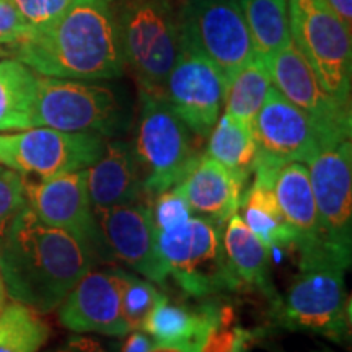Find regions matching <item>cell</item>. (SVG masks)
Listing matches in <instances>:
<instances>
[{
	"label": "cell",
	"instance_id": "6da1fadb",
	"mask_svg": "<svg viewBox=\"0 0 352 352\" xmlns=\"http://www.w3.org/2000/svg\"><path fill=\"white\" fill-rule=\"evenodd\" d=\"M8 47L44 77L111 80L126 70L113 0H74L54 21L28 30Z\"/></svg>",
	"mask_w": 352,
	"mask_h": 352
},
{
	"label": "cell",
	"instance_id": "60d3db41",
	"mask_svg": "<svg viewBox=\"0 0 352 352\" xmlns=\"http://www.w3.org/2000/svg\"><path fill=\"white\" fill-rule=\"evenodd\" d=\"M2 54H3V47L0 46V56H2Z\"/></svg>",
	"mask_w": 352,
	"mask_h": 352
},
{
	"label": "cell",
	"instance_id": "1f68e13d",
	"mask_svg": "<svg viewBox=\"0 0 352 352\" xmlns=\"http://www.w3.org/2000/svg\"><path fill=\"white\" fill-rule=\"evenodd\" d=\"M20 13L30 30L43 28L60 16L74 0H8Z\"/></svg>",
	"mask_w": 352,
	"mask_h": 352
},
{
	"label": "cell",
	"instance_id": "2e32d148",
	"mask_svg": "<svg viewBox=\"0 0 352 352\" xmlns=\"http://www.w3.org/2000/svg\"><path fill=\"white\" fill-rule=\"evenodd\" d=\"M95 219L109 261L118 259L127 264L153 284L164 285L168 280L158 253L152 201L95 210Z\"/></svg>",
	"mask_w": 352,
	"mask_h": 352
},
{
	"label": "cell",
	"instance_id": "ac0fdd59",
	"mask_svg": "<svg viewBox=\"0 0 352 352\" xmlns=\"http://www.w3.org/2000/svg\"><path fill=\"white\" fill-rule=\"evenodd\" d=\"M272 189L294 235L292 248H296L298 254V267L324 263L336 264L329 258L321 239L318 212L307 165L302 162H292L277 168L272 179Z\"/></svg>",
	"mask_w": 352,
	"mask_h": 352
},
{
	"label": "cell",
	"instance_id": "52a82bcc",
	"mask_svg": "<svg viewBox=\"0 0 352 352\" xmlns=\"http://www.w3.org/2000/svg\"><path fill=\"white\" fill-rule=\"evenodd\" d=\"M344 272L331 263L300 267L287 294L272 302V323L277 328L316 334L344 344L351 336Z\"/></svg>",
	"mask_w": 352,
	"mask_h": 352
},
{
	"label": "cell",
	"instance_id": "4dcf8cb0",
	"mask_svg": "<svg viewBox=\"0 0 352 352\" xmlns=\"http://www.w3.org/2000/svg\"><path fill=\"white\" fill-rule=\"evenodd\" d=\"M152 212L157 230H168L186 222L192 215L188 201L176 186L153 197Z\"/></svg>",
	"mask_w": 352,
	"mask_h": 352
},
{
	"label": "cell",
	"instance_id": "9a60e30c",
	"mask_svg": "<svg viewBox=\"0 0 352 352\" xmlns=\"http://www.w3.org/2000/svg\"><path fill=\"white\" fill-rule=\"evenodd\" d=\"M256 168L277 170L292 162H308L321 148L314 121L272 85L253 120Z\"/></svg>",
	"mask_w": 352,
	"mask_h": 352
},
{
	"label": "cell",
	"instance_id": "cb8c5ba5",
	"mask_svg": "<svg viewBox=\"0 0 352 352\" xmlns=\"http://www.w3.org/2000/svg\"><path fill=\"white\" fill-rule=\"evenodd\" d=\"M38 77L15 57L0 60V132L34 127Z\"/></svg>",
	"mask_w": 352,
	"mask_h": 352
},
{
	"label": "cell",
	"instance_id": "e0dca14e",
	"mask_svg": "<svg viewBox=\"0 0 352 352\" xmlns=\"http://www.w3.org/2000/svg\"><path fill=\"white\" fill-rule=\"evenodd\" d=\"M126 280L121 267L88 271L57 307L60 324L74 333L126 336L131 333L122 311Z\"/></svg>",
	"mask_w": 352,
	"mask_h": 352
},
{
	"label": "cell",
	"instance_id": "ab89813d",
	"mask_svg": "<svg viewBox=\"0 0 352 352\" xmlns=\"http://www.w3.org/2000/svg\"><path fill=\"white\" fill-rule=\"evenodd\" d=\"M274 352H284V351H279V349H277V351H274ZM318 352H333V351H328V349H323V351H318Z\"/></svg>",
	"mask_w": 352,
	"mask_h": 352
},
{
	"label": "cell",
	"instance_id": "3957f363",
	"mask_svg": "<svg viewBox=\"0 0 352 352\" xmlns=\"http://www.w3.org/2000/svg\"><path fill=\"white\" fill-rule=\"evenodd\" d=\"M131 145L151 199L178 186L204 155L201 138L176 116L164 96L142 90Z\"/></svg>",
	"mask_w": 352,
	"mask_h": 352
},
{
	"label": "cell",
	"instance_id": "d590c367",
	"mask_svg": "<svg viewBox=\"0 0 352 352\" xmlns=\"http://www.w3.org/2000/svg\"><path fill=\"white\" fill-rule=\"evenodd\" d=\"M152 346L151 338L144 331H131V336L127 338L124 352H148Z\"/></svg>",
	"mask_w": 352,
	"mask_h": 352
},
{
	"label": "cell",
	"instance_id": "603a6c76",
	"mask_svg": "<svg viewBox=\"0 0 352 352\" xmlns=\"http://www.w3.org/2000/svg\"><path fill=\"white\" fill-rule=\"evenodd\" d=\"M276 171L254 168V182L243 191L240 202V217L267 250L294 246V235L272 189Z\"/></svg>",
	"mask_w": 352,
	"mask_h": 352
},
{
	"label": "cell",
	"instance_id": "8d00e7d4",
	"mask_svg": "<svg viewBox=\"0 0 352 352\" xmlns=\"http://www.w3.org/2000/svg\"><path fill=\"white\" fill-rule=\"evenodd\" d=\"M333 10L341 16V20L349 26L352 25V0H327Z\"/></svg>",
	"mask_w": 352,
	"mask_h": 352
},
{
	"label": "cell",
	"instance_id": "5b68a950",
	"mask_svg": "<svg viewBox=\"0 0 352 352\" xmlns=\"http://www.w3.org/2000/svg\"><path fill=\"white\" fill-rule=\"evenodd\" d=\"M129 124L131 108L116 88L98 80L38 77L34 127L116 139Z\"/></svg>",
	"mask_w": 352,
	"mask_h": 352
},
{
	"label": "cell",
	"instance_id": "7a4b0ae2",
	"mask_svg": "<svg viewBox=\"0 0 352 352\" xmlns=\"http://www.w3.org/2000/svg\"><path fill=\"white\" fill-rule=\"evenodd\" d=\"M98 263L85 243L39 220L26 206L0 246L7 294L38 314H51Z\"/></svg>",
	"mask_w": 352,
	"mask_h": 352
},
{
	"label": "cell",
	"instance_id": "836d02e7",
	"mask_svg": "<svg viewBox=\"0 0 352 352\" xmlns=\"http://www.w3.org/2000/svg\"><path fill=\"white\" fill-rule=\"evenodd\" d=\"M46 352H107L103 346L94 338L87 336H72L65 340L63 344L52 347Z\"/></svg>",
	"mask_w": 352,
	"mask_h": 352
},
{
	"label": "cell",
	"instance_id": "5bb4252c",
	"mask_svg": "<svg viewBox=\"0 0 352 352\" xmlns=\"http://www.w3.org/2000/svg\"><path fill=\"white\" fill-rule=\"evenodd\" d=\"M23 184L26 206L39 220L76 236L98 261H109L88 196L87 168L50 178L23 176Z\"/></svg>",
	"mask_w": 352,
	"mask_h": 352
},
{
	"label": "cell",
	"instance_id": "d6a6232c",
	"mask_svg": "<svg viewBox=\"0 0 352 352\" xmlns=\"http://www.w3.org/2000/svg\"><path fill=\"white\" fill-rule=\"evenodd\" d=\"M30 26L25 23L16 8L8 0H0V46H12L28 33Z\"/></svg>",
	"mask_w": 352,
	"mask_h": 352
},
{
	"label": "cell",
	"instance_id": "d6986e66",
	"mask_svg": "<svg viewBox=\"0 0 352 352\" xmlns=\"http://www.w3.org/2000/svg\"><path fill=\"white\" fill-rule=\"evenodd\" d=\"M91 208L103 210L145 199L140 170L131 142L107 140L101 157L87 168Z\"/></svg>",
	"mask_w": 352,
	"mask_h": 352
},
{
	"label": "cell",
	"instance_id": "ba28073f",
	"mask_svg": "<svg viewBox=\"0 0 352 352\" xmlns=\"http://www.w3.org/2000/svg\"><path fill=\"white\" fill-rule=\"evenodd\" d=\"M290 38L321 87L333 98L351 103V28L327 0H289Z\"/></svg>",
	"mask_w": 352,
	"mask_h": 352
},
{
	"label": "cell",
	"instance_id": "ffe728a7",
	"mask_svg": "<svg viewBox=\"0 0 352 352\" xmlns=\"http://www.w3.org/2000/svg\"><path fill=\"white\" fill-rule=\"evenodd\" d=\"M176 188L188 201L192 214L222 226L232 215L239 214L245 191V184L206 152Z\"/></svg>",
	"mask_w": 352,
	"mask_h": 352
},
{
	"label": "cell",
	"instance_id": "4fadbf2b",
	"mask_svg": "<svg viewBox=\"0 0 352 352\" xmlns=\"http://www.w3.org/2000/svg\"><path fill=\"white\" fill-rule=\"evenodd\" d=\"M266 67L272 85L314 121L321 139V148L351 140V103H342L327 94L294 43L276 52L266 63Z\"/></svg>",
	"mask_w": 352,
	"mask_h": 352
},
{
	"label": "cell",
	"instance_id": "30bf717a",
	"mask_svg": "<svg viewBox=\"0 0 352 352\" xmlns=\"http://www.w3.org/2000/svg\"><path fill=\"white\" fill-rule=\"evenodd\" d=\"M107 139L51 127L0 132V165L23 176L50 178L94 165Z\"/></svg>",
	"mask_w": 352,
	"mask_h": 352
},
{
	"label": "cell",
	"instance_id": "277c9868",
	"mask_svg": "<svg viewBox=\"0 0 352 352\" xmlns=\"http://www.w3.org/2000/svg\"><path fill=\"white\" fill-rule=\"evenodd\" d=\"M124 59L139 88L162 95L179 54V20L171 0H113Z\"/></svg>",
	"mask_w": 352,
	"mask_h": 352
},
{
	"label": "cell",
	"instance_id": "4316f807",
	"mask_svg": "<svg viewBox=\"0 0 352 352\" xmlns=\"http://www.w3.org/2000/svg\"><path fill=\"white\" fill-rule=\"evenodd\" d=\"M271 87L270 70L261 59L254 56L227 80L223 96L226 113L246 124H253Z\"/></svg>",
	"mask_w": 352,
	"mask_h": 352
},
{
	"label": "cell",
	"instance_id": "484cf974",
	"mask_svg": "<svg viewBox=\"0 0 352 352\" xmlns=\"http://www.w3.org/2000/svg\"><path fill=\"white\" fill-rule=\"evenodd\" d=\"M254 56L264 64L292 43L289 0H239Z\"/></svg>",
	"mask_w": 352,
	"mask_h": 352
},
{
	"label": "cell",
	"instance_id": "f1b7e54d",
	"mask_svg": "<svg viewBox=\"0 0 352 352\" xmlns=\"http://www.w3.org/2000/svg\"><path fill=\"white\" fill-rule=\"evenodd\" d=\"M165 294L148 279H142L127 272L124 292H122V311L129 331H142L144 321L151 315Z\"/></svg>",
	"mask_w": 352,
	"mask_h": 352
},
{
	"label": "cell",
	"instance_id": "74e56055",
	"mask_svg": "<svg viewBox=\"0 0 352 352\" xmlns=\"http://www.w3.org/2000/svg\"><path fill=\"white\" fill-rule=\"evenodd\" d=\"M7 287H6V283H3V277L0 274V314L3 311V308L7 307Z\"/></svg>",
	"mask_w": 352,
	"mask_h": 352
},
{
	"label": "cell",
	"instance_id": "f35d334b",
	"mask_svg": "<svg viewBox=\"0 0 352 352\" xmlns=\"http://www.w3.org/2000/svg\"><path fill=\"white\" fill-rule=\"evenodd\" d=\"M248 340H250L248 333H245L243 336H241V340L239 341V344L235 346V349H233V352H246L245 349H246V342H248Z\"/></svg>",
	"mask_w": 352,
	"mask_h": 352
},
{
	"label": "cell",
	"instance_id": "7402d4cb",
	"mask_svg": "<svg viewBox=\"0 0 352 352\" xmlns=\"http://www.w3.org/2000/svg\"><path fill=\"white\" fill-rule=\"evenodd\" d=\"M223 308L226 307L215 305V302L186 307L183 303H173L165 296L145 318L142 331L155 342H204L212 328L222 320Z\"/></svg>",
	"mask_w": 352,
	"mask_h": 352
},
{
	"label": "cell",
	"instance_id": "d4e9b609",
	"mask_svg": "<svg viewBox=\"0 0 352 352\" xmlns=\"http://www.w3.org/2000/svg\"><path fill=\"white\" fill-rule=\"evenodd\" d=\"M206 153L246 184L256 168V144L252 124L223 111L210 131Z\"/></svg>",
	"mask_w": 352,
	"mask_h": 352
},
{
	"label": "cell",
	"instance_id": "8992f818",
	"mask_svg": "<svg viewBox=\"0 0 352 352\" xmlns=\"http://www.w3.org/2000/svg\"><path fill=\"white\" fill-rule=\"evenodd\" d=\"M223 226L192 214L168 230H157V246L166 274L189 297L233 292L241 285L228 266Z\"/></svg>",
	"mask_w": 352,
	"mask_h": 352
},
{
	"label": "cell",
	"instance_id": "e575fe53",
	"mask_svg": "<svg viewBox=\"0 0 352 352\" xmlns=\"http://www.w3.org/2000/svg\"><path fill=\"white\" fill-rule=\"evenodd\" d=\"M202 341L152 342L148 352H201Z\"/></svg>",
	"mask_w": 352,
	"mask_h": 352
},
{
	"label": "cell",
	"instance_id": "83f0119b",
	"mask_svg": "<svg viewBox=\"0 0 352 352\" xmlns=\"http://www.w3.org/2000/svg\"><path fill=\"white\" fill-rule=\"evenodd\" d=\"M51 336L41 314L23 303H12L0 314V352H39Z\"/></svg>",
	"mask_w": 352,
	"mask_h": 352
},
{
	"label": "cell",
	"instance_id": "44dd1931",
	"mask_svg": "<svg viewBox=\"0 0 352 352\" xmlns=\"http://www.w3.org/2000/svg\"><path fill=\"white\" fill-rule=\"evenodd\" d=\"M222 241L228 266L241 287L256 289L274 302L279 294L272 284L270 250L246 227L239 214L232 215L223 226Z\"/></svg>",
	"mask_w": 352,
	"mask_h": 352
},
{
	"label": "cell",
	"instance_id": "9c48e42d",
	"mask_svg": "<svg viewBox=\"0 0 352 352\" xmlns=\"http://www.w3.org/2000/svg\"><path fill=\"white\" fill-rule=\"evenodd\" d=\"M308 164L323 245L347 271L352 259V145L351 140L320 148Z\"/></svg>",
	"mask_w": 352,
	"mask_h": 352
},
{
	"label": "cell",
	"instance_id": "7c38bea8",
	"mask_svg": "<svg viewBox=\"0 0 352 352\" xmlns=\"http://www.w3.org/2000/svg\"><path fill=\"white\" fill-rule=\"evenodd\" d=\"M227 80L217 65L179 36V54L162 96L197 138H209L223 107Z\"/></svg>",
	"mask_w": 352,
	"mask_h": 352
},
{
	"label": "cell",
	"instance_id": "f546056e",
	"mask_svg": "<svg viewBox=\"0 0 352 352\" xmlns=\"http://www.w3.org/2000/svg\"><path fill=\"white\" fill-rule=\"evenodd\" d=\"M26 208L23 175L0 165V246L13 220Z\"/></svg>",
	"mask_w": 352,
	"mask_h": 352
},
{
	"label": "cell",
	"instance_id": "8fae6325",
	"mask_svg": "<svg viewBox=\"0 0 352 352\" xmlns=\"http://www.w3.org/2000/svg\"><path fill=\"white\" fill-rule=\"evenodd\" d=\"M179 36L217 65L228 80L254 57L239 0H183Z\"/></svg>",
	"mask_w": 352,
	"mask_h": 352
}]
</instances>
